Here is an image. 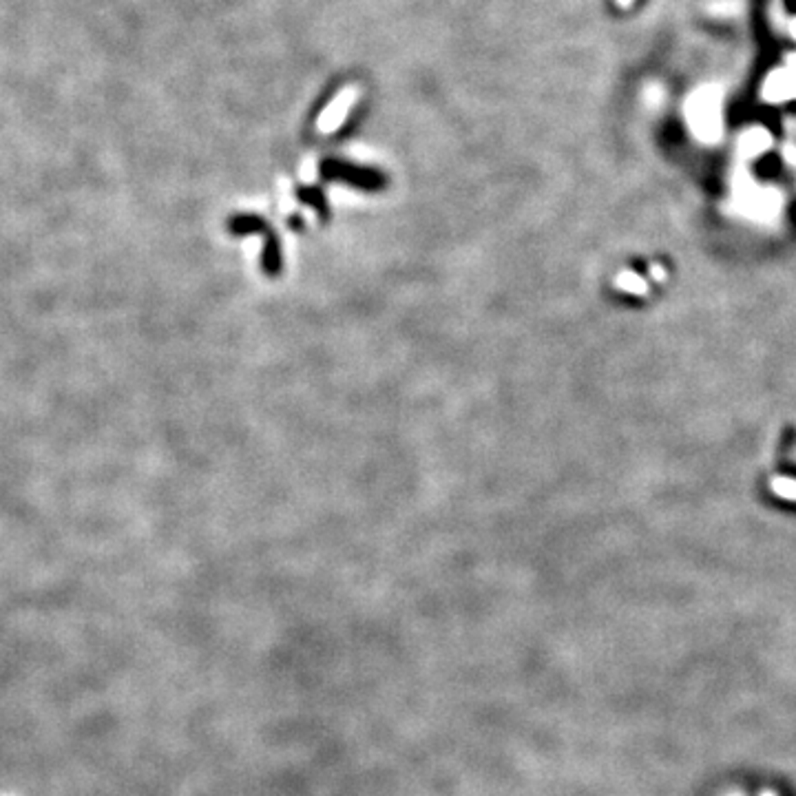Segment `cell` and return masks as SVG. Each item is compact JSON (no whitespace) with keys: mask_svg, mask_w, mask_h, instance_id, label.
<instances>
[{"mask_svg":"<svg viewBox=\"0 0 796 796\" xmlns=\"http://www.w3.org/2000/svg\"><path fill=\"white\" fill-rule=\"evenodd\" d=\"M770 142H772V138L766 128H750L741 135V153L745 157H754V155L766 151V148L770 146Z\"/></svg>","mask_w":796,"mask_h":796,"instance_id":"cell-7","label":"cell"},{"mask_svg":"<svg viewBox=\"0 0 796 796\" xmlns=\"http://www.w3.org/2000/svg\"><path fill=\"white\" fill-rule=\"evenodd\" d=\"M763 796H774V794H763Z\"/></svg>","mask_w":796,"mask_h":796,"instance_id":"cell-16","label":"cell"},{"mask_svg":"<svg viewBox=\"0 0 796 796\" xmlns=\"http://www.w3.org/2000/svg\"><path fill=\"white\" fill-rule=\"evenodd\" d=\"M270 230L268 222L259 215H253V212H241V215H235V217L228 219V232L230 235H237V237H243V235H265V232Z\"/></svg>","mask_w":796,"mask_h":796,"instance_id":"cell-6","label":"cell"},{"mask_svg":"<svg viewBox=\"0 0 796 796\" xmlns=\"http://www.w3.org/2000/svg\"><path fill=\"white\" fill-rule=\"evenodd\" d=\"M646 100H649L651 107H657L661 102V89L659 87H649V91H646Z\"/></svg>","mask_w":796,"mask_h":796,"instance_id":"cell-11","label":"cell"},{"mask_svg":"<svg viewBox=\"0 0 796 796\" xmlns=\"http://www.w3.org/2000/svg\"><path fill=\"white\" fill-rule=\"evenodd\" d=\"M774 489L785 498H796V483H790V480H778L774 483Z\"/></svg>","mask_w":796,"mask_h":796,"instance_id":"cell-10","label":"cell"},{"mask_svg":"<svg viewBox=\"0 0 796 796\" xmlns=\"http://www.w3.org/2000/svg\"><path fill=\"white\" fill-rule=\"evenodd\" d=\"M290 226H292L294 230H301V228H303V219H298V217H292V219H290Z\"/></svg>","mask_w":796,"mask_h":796,"instance_id":"cell-13","label":"cell"},{"mask_svg":"<svg viewBox=\"0 0 796 796\" xmlns=\"http://www.w3.org/2000/svg\"><path fill=\"white\" fill-rule=\"evenodd\" d=\"M785 157H788L790 164H796V148H794V146H788V148H785Z\"/></svg>","mask_w":796,"mask_h":796,"instance_id":"cell-12","label":"cell"},{"mask_svg":"<svg viewBox=\"0 0 796 796\" xmlns=\"http://www.w3.org/2000/svg\"><path fill=\"white\" fill-rule=\"evenodd\" d=\"M356 97H358V85H350V87H345L341 93H337L330 100L325 111L321 113V118L317 120V128L321 133H334L345 122L347 113L352 111Z\"/></svg>","mask_w":796,"mask_h":796,"instance_id":"cell-4","label":"cell"},{"mask_svg":"<svg viewBox=\"0 0 796 796\" xmlns=\"http://www.w3.org/2000/svg\"><path fill=\"white\" fill-rule=\"evenodd\" d=\"M763 97L768 102H785L796 97V54L788 58L783 69H774L763 82Z\"/></svg>","mask_w":796,"mask_h":796,"instance_id":"cell-3","label":"cell"},{"mask_svg":"<svg viewBox=\"0 0 796 796\" xmlns=\"http://www.w3.org/2000/svg\"><path fill=\"white\" fill-rule=\"evenodd\" d=\"M296 199H298V202H303L306 206H310L314 212L319 215L321 219H327V217H330L327 199H325V195H323L321 188H317V186H303V188H298Z\"/></svg>","mask_w":796,"mask_h":796,"instance_id":"cell-8","label":"cell"},{"mask_svg":"<svg viewBox=\"0 0 796 796\" xmlns=\"http://www.w3.org/2000/svg\"><path fill=\"white\" fill-rule=\"evenodd\" d=\"M630 3H633V0H617V5H622V7H628Z\"/></svg>","mask_w":796,"mask_h":796,"instance_id":"cell-14","label":"cell"},{"mask_svg":"<svg viewBox=\"0 0 796 796\" xmlns=\"http://www.w3.org/2000/svg\"><path fill=\"white\" fill-rule=\"evenodd\" d=\"M261 270L268 277H279L281 272H284V253H281V241L272 230H268L263 235Z\"/></svg>","mask_w":796,"mask_h":796,"instance_id":"cell-5","label":"cell"},{"mask_svg":"<svg viewBox=\"0 0 796 796\" xmlns=\"http://www.w3.org/2000/svg\"><path fill=\"white\" fill-rule=\"evenodd\" d=\"M617 286H620L622 290H628V292H646L644 279H639L637 275H630V272H624V275L617 279Z\"/></svg>","mask_w":796,"mask_h":796,"instance_id":"cell-9","label":"cell"},{"mask_svg":"<svg viewBox=\"0 0 796 796\" xmlns=\"http://www.w3.org/2000/svg\"><path fill=\"white\" fill-rule=\"evenodd\" d=\"M319 173L323 179H330V181H343L347 186H354L358 191H380L387 186V177L376 171V169H370V166H358V164H350V162H343V159H337V157H327L321 162L319 166Z\"/></svg>","mask_w":796,"mask_h":796,"instance_id":"cell-2","label":"cell"},{"mask_svg":"<svg viewBox=\"0 0 796 796\" xmlns=\"http://www.w3.org/2000/svg\"><path fill=\"white\" fill-rule=\"evenodd\" d=\"M792 33H794V38H796V20L792 23Z\"/></svg>","mask_w":796,"mask_h":796,"instance_id":"cell-15","label":"cell"},{"mask_svg":"<svg viewBox=\"0 0 796 796\" xmlns=\"http://www.w3.org/2000/svg\"><path fill=\"white\" fill-rule=\"evenodd\" d=\"M686 120L701 142H717L723 131V91L719 85H704L686 100Z\"/></svg>","mask_w":796,"mask_h":796,"instance_id":"cell-1","label":"cell"}]
</instances>
